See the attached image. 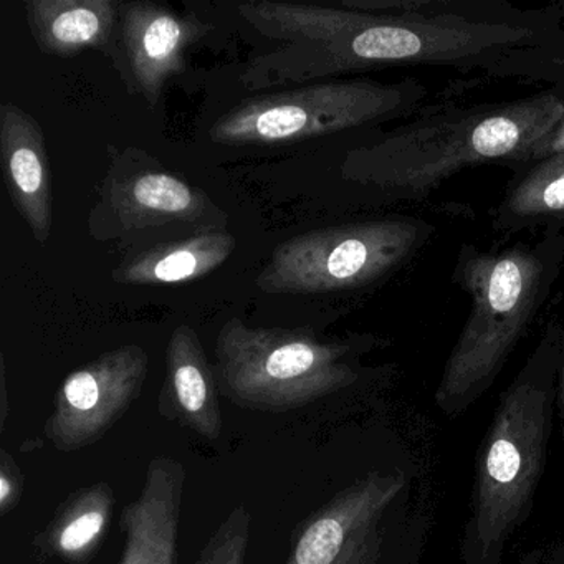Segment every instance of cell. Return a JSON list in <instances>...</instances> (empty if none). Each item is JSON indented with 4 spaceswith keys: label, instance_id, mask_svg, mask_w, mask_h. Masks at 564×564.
<instances>
[{
    "label": "cell",
    "instance_id": "cell-9",
    "mask_svg": "<svg viewBox=\"0 0 564 564\" xmlns=\"http://www.w3.org/2000/svg\"><path fill=\"white\" fill-rule=\"evenodd\" d=\"M150 356L138 345L111 349L72 371L58 388L45 437L61 452H77L105 437L147 384Z\"/></svg>",
    "mask_w": 564,
    "mask_h": 564
},
{
    "label": "cell",
    "instance_id": "cell-17",
    "mask_svg": "<svg viewBox=\"0 0 564 564\" xmlns=\"http://www.w3.org/2000/svg\"><path fill=\"white\" fill-rule=\"evenodd\" d=\"M237 240L226 230L196 232L131 253L113 270L120 285H173L204 279L223 267Z\"/></svg>",
    "mask_w": 564,
    "mask_h": 564
},
{
    "label": "cell",
    "instance_id": "cell-13",
    "mask_svg": "<svg viewBox=\"0 0 564 564\" xmlns=\"http://www.w3.org/2000/svg\"><path fill=\"white\" fill-rule=\"evenodd\" d=\"M0 160L12 204L34 239L47 242L54 226V194L44 130L11 101L0 107Z\"/></svg>",
    "mask_w": 564,
    "mask_h": 564
},
{
    "label": "cell",
    "instance_id": "cell-21",
    "mask_svg": "<svg viewBox=\"0 0 564 564\" xmlns=\"http://www.w3.org/2000/svg\"><path fill=\"white\" fill-rule=\"evenodd\" d=\"M561 153H564V117L560 124L551 131L550 137L534 151L533 161H543Z\"/></svg>",
    "mask_w": 564,
    "mask_h": 564
},
{
    "label": "cell",
    "instance_id": "cell-23",
    "mask_svg": "<svg viewBox=\"0 0 564 564\" xmlns=\"http://www.w3.org/2000/svg\"><path fill=\"white\" fill-rule=\"evenodd\" d=\"M563 58H564V54H563Z\"/></svg>",
    "mask_w": 564,
    "mask_h": 564
},
{
    "label": "cell",
    "instance_id": "cell-18",
    "mask_svg": "<svg viewBox=\"0 0 564 564\" xmlns=\"http://www.w3.org/2000/svg\"><path fill=\"white\" fill-rule=\"evenodd\" d=\"M564 217V153L538 161L536 166L513 187L498 209L495 227L523 229Z\"/></svg>",
    "mask_w": 564,
    "mask_h": 564
},
{
    "label": "cell",
    "instance_id": "cell-3",
    "mask_svg": "<svg viewBox=\"0 0 564 564\" xmlns=\"http://www.w3.org/2000/svg\"><path fill=\"white\" fill-rule=\"evenodd\" d=\"M563 267V232L507 250L462 247L452 280L470 299V313L435 392L441 411L460 414L494 384Z\"/></svg>",
    "mask_w": 564,
    "mask_h": 564
},
{
    "label": "cell",
    "instance_id": "cell-8",
    "mask_svg": "<svg viewBox=\"0 0 564 564\" xmlns=\"http://www.w3.org/2000/svg\"><path fill=\"white\" fill-rule=\"evenodd\" d=\"M227 224V214L203 189L138 150L115 161L88 219L97 240L128 239L161 227L219 232Z\"/></svg>",
    "mask_w": 564,
    "mask_h": 564
},
{
    "label": "cell",
    "instance_id": "cell-4",
    "mask_svg": "<svg viewBox=\"0 0 564 564\" xmlns=\"http://www.w3.org/2000/svg\"><path fill=\"white\" fill-rule=\"evenodd\" d=\"M563 348L564 326L554 319L495 412L478 458L465 564H500L530 511L546 462Z\"/></svg>",
    "mask_w": 564,
    "mask_h": 564
},
{
    "label": "cell",
    "instance_id": "cell-16",
    "mask_svg": "<svg viewBox=\"0 0 564 564\" xmlns=\"http://www.w3.org/2000/svg\"><path fill=\"white\" fill-rule=\"evenodd\" d=\"M115 505L117 497L108 481L72 491L35 534V550L65 564H90L107 540Z\"/></svg>",
    "mask_w": 564,
    "mask_h": 564
},
{
    "label": "cell",
    "instance_id": "cell-15",
    "mask_svg": "<svg viewBox=\"0 0 564 564\" xmlns=\"http://www.w3.org/2000/svg\"><path fill=\"white\" fill-rule=\"evenodd\" d=\"M118 0H25L35 44L52 57L72 58L87 48L107 51L120 28Z\"/></svg>",
    "mask_w": 564,
    "mask_h": 564
},
{
    "label": "cell",
    "instance_id": "cell-22",
    "mask_svg": "<svg viewBox=\"0 0 564 564\" xmlns=\"http://www.w3.org/2000/svg\"><path fill=\"white\" fill-rule=\"evenodd\" d=\"M557 395H560L561 419H563V451H564V348L561 358L560 376H557Z\"/></svg>",
    "mask_w": 564,
    "mask_h": 564
},
{
    "label": "cell",
    "instance_id": "cell-7",
    "mask_svg": "<svg viewBox=\"0 0 564 564\" xmlns=\"http://www.w3.org/2000/svg\"><path fill=\"white\" fill-rule=\"evenodd\" d=\"M422 97L424 88L415 82L308 85L240 101L213 124L209 138L223 147L293 143L395 117Z\"/></svg>",
    "mask_w": 564,
    "mask_h": 564
},
{
    "label": "cell",
    "instance_id": "cell-19",
    "mask_svg": "<svg viewBox=\"0 0 564 564\" xmlns=\"http://www.w3.org/2000/svg\"><path fill=\"white\" fill-rule=\"evenodd\" d=\"M252 524L249 508L243 503L236 505L210 534L194 564H246Z\"/></svg>",
    "mask_w": 564,
    "mask_h": 564
},
{
    "label": "cell",
    "instance_id": "cell-2",
    "mask_svg": "<svg viewBox=\"0 0 564 564\" xmlns=\"http://www.w3.org/2000/svg\"><path fill=\"white\" fill-rule=\"evenodd\" d=\"M563 117L564 98L554 91L442 113L348 151L341 176L391 193H429L474 164L533 161L534 151Z\"/></svg>",
    "mask_w": 564,
    "mask_h": 564
},
{
    "label": "cell",
    "instance_id": "cell-11",
    "mask_svg": "<svg viewBox=\"0 0 564 564\" xmlns=\"http://www.w3.org/2000/svg\"><path fill=\"white\" fill-rule=\"evenodd\" d=\"M210 29L209 22L184 18L148 0L121 4L120 34L133 90L140 91L150 108L160 104L167 80L184 70L191 45Z\"/></svg>",
    "mask_w": 564,
    "mask_h": 564
},
{
    "label": "cell",
    "instance_id": "cell-20",
    "mask_svg": "<svg viewBox=\"0 0 564 564\" xmlns=\"http://www.w3.org/2000/svg\"><path fill=\"white\" fill-rule=\"evenodd\" d=\"M25 490V475L18 460L6 448L0 451V517L18 508Z\"/></svg>",
    "mask_w": 564,
    "mask_h": 564
},
{
    "label": "cell",
    "instance_id": "cell-1",
    "mask_svg": "<svg viewBox=\"0 0 564 564\" xmlns=\"http://www.w3.org/2000/svg\"><path fill=\"white\" fill-rule=\"evenodd\" d=\"M398 19L351 9L293 6L283 19L282 47L259 55L240 75L246 90L322 80L395 64L464 65L536 44L540 31L465 11Z\"/></svg>",
    "mask_w": 564,
    "mask_h": 564
},
{
    "label": "cell",
    "instance_id": "cell-6",
    "mask_svg": "<svg viewBox=\"0 0 564 564\" xmlns=\"http://www.w3.org/2000/svg\"><path fill=\"white\" fill-rule=\"evenodd\" d=\"M424 220L381 219L325 227L275 247L256 285L269 295L359 289L411 259L431 237Z\"/></svg>",
    "mask_w": 564,
    "mask_h": 564
},
{
    "label": "cell",
    "instance_id": "cell-14",
    "mask_svg": "<svg viewBox=\"0 0 564 564\" xmlns=\"http://www.w3.org/2000/svg\"><path fill=\"white\" fill-rule=\"evenodd\" d=\"M219 394L216 371L196 329L177 326L167 343L166 378L158 411L167 421L216 442L224 431Z\"/></svg>",
    "mask_w": 564,
    "mask_h": 564
},
{
    "label": "cell",
    "instance_id": "cell-12",
    "mask_svg": "<svg viewBox=\"0 0 564 564\" xmlns=\"http://www.w3.org/2000/svg\"><path fill=\"white\" fill-rule=\"evenodd\" d=\"M187 470L176 458L154 457L140 495L121 511L124 546L118 564H177Z\"/></svg>",
    "mask_w": 564,
    "mask_h": 564
},
{
    "label": "cell",
    "instance_id": "cell-10",
    "mask_svg": "<svg viewBox=\"0 0 564 564\" xmlns=\"http://www.w3.org/2000/svg\"><path fill=\"white\" fill-rule=\"evenodd\" d=\"M402 488L401 474L372 471L352 481L300 524L285 564H375L379 523Z\"/></svg>",
    "mask_w": 564,
    "mask_h": 564
},
{
    "label": "cell",
    "instance_id": "cell-5",
    "mask_svg": "<svg viewBox=\"0 0 564 564\" xmlns=\"http://www.w3.org/2000/svg\"><path fill=\"white\" fill-rule=\"evenodd\" d=\"M355 343L322 338L310 326L260 328L230 318L216 339L217 386L249 411L289 412L358 381Z\"/></svg>",
    "mask_w": 564,
    "mask_h": 564
}]
</instances>
